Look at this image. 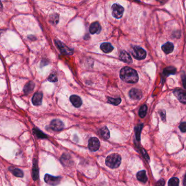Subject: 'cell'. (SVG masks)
I'll return each mask as SVG.
<instances>
[{"instance_id":"obj_30","label":"cell","mask_w":186,"mask_h":186,"mask_svg":"<svg viewBox=\"0 0 186 186\" xmlns=\"http://www.w3.org/2000/svg\"><path fill=\"white\" fill-rule=\"evenodd\" d=\"M179 128L180 129L181 131L183 132V133H185L186 131V123L185 122H183L181 123L180 126H179Z\"/></svg>"},{"instance_id":"obj_10","label":"cell","mask_w":186,"mask_h":186,"mask_svg":"<svg viewBox=\"0 0 186 186\" xmlns=\"http://www.w3.org/2000/svg\"><path fill=\"white\" fill-rule=\"evenodd\" d=\"M173 93L181 103L183 104H186V93L184 91L181 89H175L173 91Z\"/></svg>"},{"instance_id":"obj_31","label":"cell","mask_w":186,"mask_h":186,"mask_svg":"<svg viewBox=\"0 0 186 186\" xmlns=\"http://www.w3.org/2000/svg\"><path fill=\"white\" fill-rule=\"evenodd\" d=\"M165 181L163 180H160L155 183V186H164Z\"/></svg>"},{"instance_id":"obj_21","label":"cell","mask_w":186,"mask_h":186,"mask_svg":"<svg viewBox=\"0 0 186 186\" xmlns=\"http://www.w3.org/2000/svg\"><path fill=\"white\" fill-rule=\"evenodd\" d=\"M176 72V69L174 67H168L164 70V75L168 76L170 74H175Z\"/></svg>"},{"instance_id":"obj_16","label":"cell","mask_w":186,"mask_h":186,"mask_svg":"<svg viewBox=\"0 0 186 186\" xmlns=\"http://www.w3.org/2000/svg\"><path fill=\"white\" fill-rule=\"evenodd\" d=\"M101 49L105 53H110L114 50V47L110 43H102L101 45Z\"/></svg>"},{"instance_id":"obj_9","label":"cell","mask_w":186,"mask_h":186,"mask_svg":"<svg viewBox=\"0 0 186 186\" xmlns=\"http://www.w3.org/2000/svg\"><path fill=\"white\" fill-rule=\"evenodd\" d=\"M129 96L133 100H139L143 96V93L140 89L134 88L129 91Z\"/></svg>"},{"instance_id":"obj_6","label":"cell","mask_w":186,"mask_h":186,"mask_svg":"<svg viewBox=\"0 0 186 186\" xmlns=\"http://www.w3.org/2000/svg\"><path fill=\"white\" fill-rule=\"evenodd\" d=\"M88 146L90 151H97L100 147V142L96 137H92L89 140Z\"/></svg>"},{"instance_id":"obj_22","label":"cell","mask_w":186,"mask_h":186,"mask_svg":"<svg viewBox=\"0 0 186 186\" xmlns=\"http://www.w3.org/2000/svg\"><path fill=\"white\" fill-rule=\"evenodd\" d=\"M49 20L50 21L51 23H52L53 25H56L58 23V21H59V16L56 13H54L51 14L49 16Z\"/></svg>"},{"instance_id":"obj_20","label":"cell","mask_w":186,"mask_h":186,"mask_svg":"<svg viewBox=\"0 0 186 186\" xmlns=\"http://www.w3.org/2000/svg\"><path fill=\"white\" fill-rule=\"evenodd\" d=\"M99 132V134H101V136L105 139H109L110 134V132L109 131L108 128H107L106 127H104L101 128Z\"/></svg>"},{"instance_id":"obj_23","label":"cell","mask_w":186,"mask_h":186,"mask_svg":"<svg viewBox=\"0 0 186 186\" xmlns=\"http://www.w3.org/2000/svg\"><path fill=\"white\" fill-rule=\"evenodd\" d=\"M107 102L109 104H111L114 105H118L120 104L121 102V99L120 98H113L108 97Z\"/></svg>"},{"instance_id":"obj_27","label":"cell","mask_w":186,"mask_h":186,"mask_svg":"<svg viewBox=\"0 0 186 186\" xmlns=\"http://www.w3.org/2000/svg\"><path fill=\"white\" fill-rule=\"evenodd\" d=\"M33 131H34L35 135L39 138H47V136L45 135L43 132L40 131L38 129H34Z\"/></svg>"},{"instance_id":"obj_12","label":"cell","mask_w":186,"mask_h":186,"mask_svg":"<svg viewBox=\"0 0 186 186\" xmlns=\"http://www.w3.org/2000/svg\"><path fill=\"white\" fill-rule=\"evenodd\" d=\"M101 25L98 22H94L91 23L89 28V32L92 34H99L101 32Z\"/></svg>"},{"instance_id":"obj_28","label":"cell","mask_w":186,"mask_h":186,"mask_svg":"<svg viewBox=\"0 0 186 186\" xmlns=\"http://www.w3.org/2000/svg\"><path fill=\"white\" fill-rule=\"evenodd\" d=\"M48 80L50 82H56L58 80V77L56 75H55L54 74H51L49 75V77L48 78Z\"/></svg>"},{"instance_id":"obj_8","label":"cell","mask_w":186,"mask_h":186,"mask_svg":"<svg viewBox=\"0 0 186 186\" xmlns=\"http://www.w3.org/2000/svg\"><path fill=\"white\" fill-rule=\"evenodd\" d=\"M50 127L54 131H60L64 128V124L61 121L55 119L51 122Z\"/></svg>"},{"instance_id":"obj_2","label":"cell","mask_w":186,"mask_h":186,"mask_svg":"<svg viewBox=\"0 0 186 186\" xmlns=\"http://www.w3.org/2000/svg\"><path fill=\"white\" fill-rule=\"evenodd\" d=\"M106 165L111 169L117 168L121 163V157L117 153H113L108 155L105 160Z\"/></svg>"},{"instance_id":"obj_5","label":"cell","mask_w":186,"mask_h":186,"mask_svg":"<svg viewBox=\"0 0 186 186\" xmlns=\"http://www.w3.org/2000/svg\"><path fill=\"white\" fill-rule=\"evenodd\" d=\"M55 43L58 47L59 50L61 51V53L63 54L67 55H70L73 54V50L70 49L68 47H67L65 44L62 43L61 41L56 40H55Z\"/></svg>"},{"instance_id":"obj_24","label":"cell","mask_w":186,"mask_h":186,"mask_svg":"<svg viewBox=\"0 0 186 186\" xmlns=\"http://www.w3.org/2000/svg\"><path fill=\"white\" fill-rule=\"evenodd\" d=\"M32 172H33L32 176H33V180H37L38 178L39 173H38V166H37V164L36 163V161H35V163H34Z\"/></svg>"},{"instance_id":"obj_11","label":"cell","mask_w":186,"mask_h":186,"mask_svg":"<svg viewBox=\"0 0 186 186\" xmlns=\"http://www.w3.org/2000/svg\"><path fill=\"white\" fill-rule=\"evenodd\" d=\"M42 99H43V93L41 92H37L33 95L32 99V102L34 105L38 106L42 104Z\"/></svg>"},{"instance_id":"obj_7","label":"cell","mask_w":186,"mask_h":186,"mask_svg":"<svg viewBox=\"0 0 186 186\" xmlns=\"http://www.w3.org/2000/svg\"><path fill=\"white\" fill-rule=\"evenodd\" d=\"M44 180L48 184L55 186L60 183L61 178L60 177H55L50 175L46 174L44 177Z\"/></svg>"},{"instance_id":"obj_29","label":"cell","mask_w":186,"mask_h":186,"mask_svg":"<svg viewBox=\"0 0 186 186\" xmlns=\"http://www.w3.org/2000/svg\"><path fill=\"white\" fill-rule=\"evenodd\" d=\"M143 127V124H140L139 126H138V128L136 129V138H137V139L140 140V133H141V129Z\"/></svg>"},{"instance_id":"obj_17","label":"cell","mask_w":186,"mask_h":186,"mask_svg":"<svg viewBox=\"0 0 186 186\" xmlns=\"http://www.w3.org/2000/svg\"><path fill=\"white\" fill-rule=\"evenodd\" d=\"M138 180L140 182L146 183L147 181V176L145 170H141L138 172L136 175Z\"/></svg>"},{"instance_id":"obj_13","label":"cell","mask_w":186,"mask_h":186,"mask_svg":"<svg viewBox=\"0 0 186 186\" xmlns=\"http://www.w3.org/2000/svg\"><path fill=\"white\" fill-rule=\"evenodd\" d=\"M119 58L122 61L126 63L130 64L132 63V58L131 57L130 55L125 51H122L121 52L120 54L119 55Z\"/></svg>"},{"instance_id":"obj_3","label":"cell","mask_w":186,"mask_h":186,"mask_svg":"<svg viewBox=\"0 0 186 186\" xmlns=\"http://www.w3.org/2000/svg\"><path fill=\"white\" fill-rule=\"evenodd\" d=\"M132 54L134 58L138 60H142L146 57V52L143 48L136 46L133 48Z\"/></svg>"},{"instance_id":"obj_4","label":"cell","mask_w":186,"mask_h":186,"mask_svg":"<svg viewBox=\"0 0 186 186\" xmlns=\"http://www.w3.org/2000/svg\"><path fill=\"white\" fill-rule=\"evenodd\" d=\"M112 15L116 19H120L124 14V8L120 4H114L111 6Z\"/></svg>"},{"instance_id":"obj_14","label":"cell","mask_w":186,"mask_h":186,"mask_svg":"<svg viewBox=\"0 0 186 186\" xmlns=\"http://www.w3.org/2000/svg\"><path fill=\"white\" fill-rule=\"evenodd\" d=\"M70 101L72 104L76 108H79L82 104L81 98L77 95H72L70 97Z\"/></svg>"},{"instance_id":"obj_1","label":"cell","mask_w":186,"mask_h":186,"mask_svg":"<svg viewBox=\"0 0 186 186\" xmlns=\"http://www.w3.org/2000/svg\"><path fill=\"white\" fill-rule=\"evenodd\" d=\"M120 76L122 80L130 84L136 83L139 80L137 72L129 67H125L121 70Z\"/></svg>"},{"instance_id":"obj_15","label":"cell","mask_w":186,"mask_h":186,"mask_svg":"<svg viewBox=\"0 0 186 186\" xmlns=\"http://www.w3.org/2000/svg\"><path fill=\"white\" fill-rule=\"evenodd\" d=\"M174 44L171 42H167L165 44H164L162 47V50L166 54H169L171 53L174 50Z\"/></svg>"},{"instance_id":"obj_25","label":"cell","mask_w":186,"mask_h":186,"mask_svg":"<svg viewBox=\"0 0 186 186\" xmlns=\"http://www.w3.org/2000/svg\"><path fill=\"white\" fill-rule=\"evenodd\" d=\"M147 111V107L146 105H143L141 106L139 111V115L141 118H143L146 115Z\"/></svg>"},{"instance_id":"obj_19","label":"cell","mask_w":186,"mask_h":186,"mask_svg":"<svg viewBox=\"0 0 186 186\" xmlns=\"http://www.w3.org/2000/svg\"><path fill=\"white\" fill-rule=\"evenodd\" d=\"M35 84L33 82H30L27 84L23 89V92L25 94H29L35 88Z\"/></svg>"},{"instance_id":"obj_32","label":"cell","mask_w":186,"mask_h":186,"mask_svg":"<svg viewBox=\"0 0 186 186\" xmlns=\"http://www.w3.org/2000/svg\"><path fill=\"white\" fill-rule=\"evenodd\" d=\"M160 115H161V117H162V119L164 120V119H165V111H160Z\"/></svg>"},{"instance_id":"obj_18","label":"cell","mask_w":186,"mask_h":186,"mask_svg":"<svg viewBox=\"0 0 186 186\" xmlns=\"http://www.w3.org/2000/svg\"><path fill=\"white\" fill-rule=\"evenodd\" d=\"M9 170L11 171L12 172V174L14 175L16 177H23V172L19 168L11 167V168H9Z\"/></svg>"},{"instance_id":"obj_26","label":"cell","mask_w":186,"mask_h":186,"mask_svg":"<svg viewBox=\"0 0 186 186\" xmlns=\"http://www.w3.org/2000/svg\"><path fill=\"white\" fill-rule=\"evenodd\" d=\"M179 179L177 177L170 178L168 182V186H179Z\"/></svg>"},{"instance_id":"obj_34","label":"cell","mask_w":186,"mask_h":186,"mask_svg":"<svg viewBox=\"0 0 186 186\" xmlns=\"http://www.w3.org/2000/svg\"><path fill=\"white\" fill-rule=\"evenodd\" d=\"M185 78H183V80H184V81H185ZM185 82H183V86H184V87H185Z\"/></svg>"},{"instance_id":"obj_33","label":"cell","mask_w":186,"mask_h":186,"mask_svg":"<svg viewBox=\"0 0 186 186\" xmlns=\"http://www.w3.org/2000/svg\"><path fill=\"white\" fill-rule=\"evenodd\" d=\"M2 5L1 2H0V9H2Z\"/></svg>"}]
</instances>
